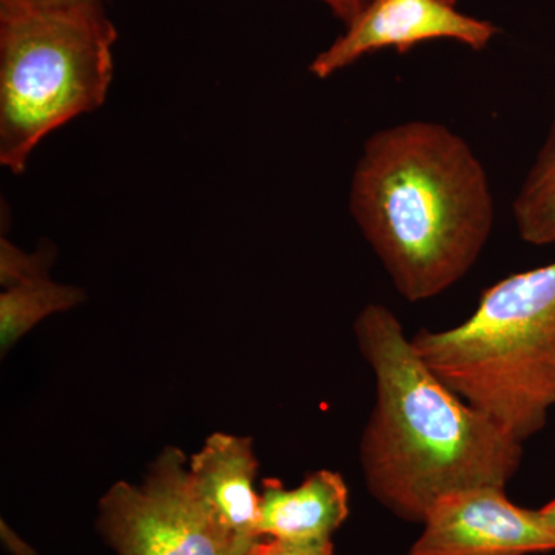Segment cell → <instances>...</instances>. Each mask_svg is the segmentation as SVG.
I'll list each match as a JSON object with an SVG mask.
<instances>
[{
    "label": "cell",
    "instance_id": "cell-5",
    "mask_svg": "<svg viewBox=\"0 0 555 555\" xmlns=\"http://www.w3.org/2000/svg\"><path fill=\"white\" fill-rule=\"evenodd\" d=\"M96 529L116 555H248L196 494L189 462L167 447L141 485L116 481L100 500Z\"/></svg>",
    "mask_w": 555,
    "mask_h": 555
},
{
    "label": "cell",
    "instance_id": "cell-15",
    "mask_svg": "<svg viewBox=\"0 0 555 555\" xmlns=\"http://www.w3.org/2000/svg\"><path fill=\"white\" fill-rule=\"evenodd\" d=\"M539 513L543 520H545V524L555 532V500L554 502L547 503L542 509H539Z\"/></svg>",
    "mask_w": 555,
    "mask_h": 555
},
{
    "label": "cell",
    "instance_id": "cell-2",
    "mask_svg": "<svg viewBox=\"0 0 555 555\" xmlns=\"http://www.w3.org/2000/svg\"><path fill=\"white\" fill-rule=\"evenodd\" d=\"M349 210L401 298L444 294L476 266L495 207L483 164L434 120H408L364 142Z\"/></svg>",
    "mask_w": 555,
    "mask_h": 555
},
{
    "label": "cell",
    "instance_id": "cell-4",
    "mask_svg": "<svg viewBox=\"0 0 555 555\" xmlns=\"http://www.w3.org/2000/svg\"><path fill=\"white\" fill-rule=\"evenodd\" d=\"M118 30L105 3L0 0V164L21 175L54 130L107 100Z\"/></svg>",
    "mask_w": 555,
    "mask_h": 555
},
{
    "label": "cell",
    "instance_id": "cell-6",
    "mask_svg": "<svg viewBox=\"0 0 555 555\" xmlns=\"http://www.w3.org/2000/svg\"><path fill=\"white\" fill-rule=\"evenodd\" d=\"M409 555H528L555 551L539 509L509 502L505 488L477 486L436 500Z\"/></svg>",
    "mask_w": 555,
    "mask_h": 555
},
{
    "label": "cell",
    "instance_id": "cell-14",
    "mask_svg": "<svg viewBox=\"0 0 555 555\" xmlns=\"http://www.w3.org/2000/svg\"><path fill=\"white\" fill-rule=\"evenodd\" d=\"M321 2L347 27L363 13L371 0H321Z\"/></svg>",
    "mask_w": 555,
    "mask_h": 555
},
{
    "label": "cell",
    "instance_id": "cell-11",
    "mask_svg": "<svg viewBox=\"0 0 555 555\" xmlns=\"http://www.w3.org/2000/svg\"><path fill=\"white\" fill-rule=\"evenodd\" d=\"M513 217L525 243L555 244V116L542 149L518 189Z\"/></svg>",
    "mask_w": 555,
    "mask_h": 555
},
{
    "label": "cell",
    "instance_id": "cell-17",
    "mask_svg": "<svg viewBox=\"0 0 555 555\" xmlns=\"http://www.w3.org/2000/svg\"><path fill=\"white\" fill-rule=\"evenodd\" d=\"M248 555H254V554H251V553H250V554H248Z\"/></svg>",
    "mask_w": 555,
    "mask_h": 555
},
{
    "label": "cell",
    "instance_id": "cell-1",
    "mask_svg": "<svg viewBox=\"0 0 555 555\" xmlns=\"http://www.w3.org/2000/svg\"><path fill=\"white\" fill-rule=\"evenodd\" d=\"M353 332L375 378L360 462L379 505L401 520L423 524L449 492L506 488L520 469L524 441L441 382L386 306H364Z\"/></svg>",
    "mask_w": 555,
    "mask_h": 555
},
{
    "label": "cell",
    "instance_id": "cell-3",
    "mask_svg": "<svg viewBox=\"0 0 555 555\" xmlns=\"http://www.w3.org/2000/svg\"><path fill=\"white\" fill-rule=\"evenodd\" d=\"M411 341L441 382L525 443L555 406V262L496 281L462 324Z\"/></svg>",
    "mask_w": 555,
    "mask_h": 555
},
{
    "label": "cell",
    "instance_id": "cell-8",
    "mask_svg": "<svg viewBox=\"0 0 555 555\" xmlns=\"http://www.w3.org/2000/svg\"><path fill=\"white\" fill-rule=\"evenodd\" d=\"M258 459L250 437L215 433L189 460L196 494L233 535L247 545L259 542Z\"/></svg>",
    "mask_w": 555,
    "mask_h": 555
},
{
    "label": "cell",
    "instance_id": "cell-10",
    "mask_svg": "<svg viewBox=\"0 0 555 555\" xmlns=\"http://www.w3.org/2000/svg\"><path fill=\"white\" fill-rule=\"evenodd\" d=\"M86 301L82 288L54 283L49 273L3 288L0 295V350L2 356L40 321L67 312Z\"/></svg>",
    "mask_w": 555,
    "mask_h": 555
},
{
    "label": "cell",
    "instance_id": "cell-7",
    "mask_svg": "<svg viewBox=\"0 0 555 555\" xmlns=\"http://www.w3.org/2000/svg\"><path fill=\"white\" fill-rule=\"evenodd\" d=\"M499 33L492 22L460 11L456 0H371L343 35L317 54L309 72L328 79L375 51L404 54L430 40H454L481 51Z\"/></svg>",
    "mask_w": 555,
    "mask_h": 555
},
{
    "label": "cell",
    "instance_id": "cell-13",
    "mask_svg": "<svg viewBox=\"0 0 555 555\" xmlns=\"http://www.w3.org/2000/svg\"><path fill=\"white\" fill-rule=\"evenodd\" d=\"M254 555H335L332 540L324 542L291 543L262 539L251 550Z\"/></svg>",
    "mask_w": 555,
    "mask_h": 555
},
{
    "label": "cell",
    "instance_id": "cell-9",
    "mask_svg": "<svg viewBox=\"0 0 555 555\" xmlns=\"http://www.w3.org/2000/svg\"><path fill=\"white\" fill-rule=\"evenodd\" d=\"M349 517V489L341 474L320 469L294 489L266 478L259 492V539L306 543L332 540Z\"/></svg>",
    "mask_w": 555,
    "mask_h": 555
},
{
    "label": "cell",
    "instance_id": "cell-12",
    "mask_svg": "<svg viewBox=\"0 0 555 555\" xmlns=\"http://www.w3.org/2000/svg\"><path fill=\"white\" fill-rule=\"evenodd\" d=\"M56 250L49 246L39 247L35 254H25L9 240L0 241V284L3 288L14 286L30 278L47 275Z\"/></svg>",
    "mask_w": 555,
    "mask_h": 555
},
{
    "label": "cell",
    "instance_id": "cell-16",
    "mask_svg": "<svg viewBox=\"0 0 555 555\" xmlns=\"http://www.w3.org/2000/svg\"><path fill=\"white\" fill-rule=\"evenodd\" d=\"M25 2H38V3H80V2H102L105 0H25Z\"/></svg>",
    "mask_w": 555,
    "mask_h": 555
}]
</instances>
